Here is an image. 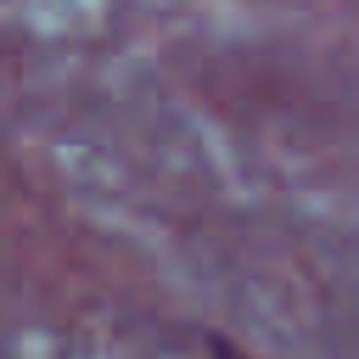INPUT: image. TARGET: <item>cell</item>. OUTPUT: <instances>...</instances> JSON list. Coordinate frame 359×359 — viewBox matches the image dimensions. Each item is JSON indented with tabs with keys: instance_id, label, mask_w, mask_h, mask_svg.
<instances>
[{
	"instance_id": "obj_1",
	"label": "cell",
	"mask_w": 359,
	"mask_h": 359,
	"mask_svg": "<svg viewBox=\"0 0 359 359\" xmlns=\"http://www.w3.org/2000/svg\"><path fill=\"white\" fill-rule=\"evenodd\" d=\"M219 359H241V353H219Z\"/></svg>"
}]
</instances>
